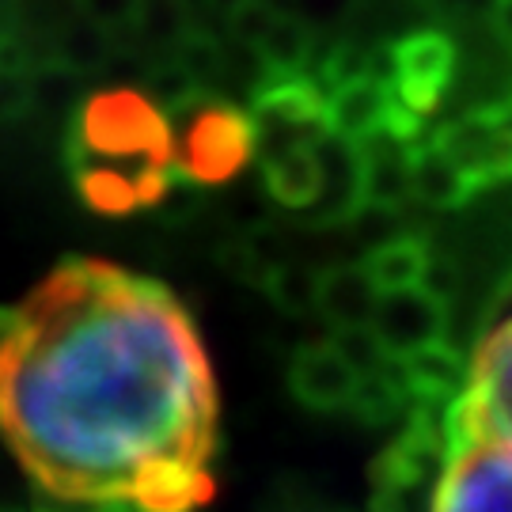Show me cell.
I'll return each instance as SVG.
<instances>
[{
  "instance_id": "27",
  "label": "cell",
  "mask_w": 512,
  "mask_h": 512,
  "mask_svg": "<svg viewBox=\"0 0 512 512\" xmlns=\"http://www.w3.org/2000/svg\"><path fill=\"white\" fill-rule=\"evenodd\" d=\"M289 12L296 19H304L315 35H330L353 19L357 0H289Z\"/></svg>"
},
{
  "instance_id": "1",
  "label": "cell",
  "mask_w": 512,
  "mask_h": 512,
  "mask_svg": "<svg viewBox=\"0 0 512 512\" xmlns=\"http://www.w3.org/2000/svg\"><path fill=\"white\" fill-rule=\"evenodd\" d=\"M0 433L42 490L141 512L209 505L217 376L190 311L160 281L65 258L19 308Z\"/></svg>"
},
{
  "instance_id": "12",
  "label": "cell",
  "mask_w": 512,
  "mask_h": 512,
  "mask_svg": "<svg viewBox=\"0 0 512 512\" xmlns=\"http://www.w3.org/2000/svg\"><path fill=\"white\" fill-rule=\"evenodd\" d=\"M361 387V372L349 365L346 353L330 342H308L289 361V391L308 410H349L353 395Z\"/></svg>"
},
{
  "instance_id": "16",
  "label": "cell",
  "mask_w": 512,
  "mask_h": 512,
  "mask_svg": "<svg viewBox=\"0 0 512 512\" xmlns=\"http://www.w3.org/2000/svg\"><path fill=\"white\" fill-rule=\"evenodd\" d=\"M380 304V285L372 281L365 262H338L319 277V315L334 330L372 323V311Z\"/></svg>"
},
{
  "instance_id": "10",
  "label": "cell",
  "mask_w": 512,
  "mask_h": 512,
  "mask_svg": "<svg viewBox=\"0 0 512 512\" xmlns=\"http://www.w3.org/2000/svg\"><path fill=\"white\" fill-rule=\"evenodd\" d=\"M372 330L391 357H406L418 349L444 342L448 334V300L433 293L429 285L391 289L380 293V304L372 311Z\"/></svg>"
},
{
  "instance_id": "24",
  "label": "cell",
  "mask_w": 512,
  "mask_h": 512,
  "mask_svg": "<svg viewBox=\"0 0 512 512\" xmlns=\"http://www.w3.org/2000/svg\"><path fill=\"white\" fill-rule=\"evenodd\" d=\"M277 16H281V12H277L270 0H232V4L224 8V27H228L232 42L255 50L258 42H262V35L274 27Z\"/></svg>"
},
{
  "instance_id": "13",
  "label": "cell",
  "mask_w": 512,
  "mask_h": 512,
  "mask_svg": "<svg viewBox=\"0 0 512 512\" xmlns=\"http://www.w3.org/2000/svg\"><path fill=\"white\" fill-rule=\"evenodd\" d=\"M399 372H403L410 403L452 406L467 391L471 361L448 342H433V346L418 349V353L399 357Z\"/></svg>"
},
{
  "instance_id": "25",
  "label": "cell",
  "mask_w": 512,
  "mask_h": 512,
  "mask_svg": "<svg viewBox=\"0 0 512 512\" xmlns=\"http://www.w3.org/2000/svg\"><path fill=\"white\" fill-rule=\"evenodd\" d=\"M334 346L346 353V361L361 376H368V372H376V368H384V361L391 357L384 349V342H380V334L372 330V323H357V327H342L334 330Z\"/></svg>"
},
{
  "instance_id": "3",
  "label": "cell",
  "mask_w": 512,
  "mask_h": 512,
  "mask_svg": "<svg viewBox=\"0 0 512 512\" xmlns=\"http://www.w3.org/2000/svg\"><path fill=\"white\" fill-rule=\"evenodd\" d=\"M175 126V171L198 186L232 183L258 156V133L251 110L236 107L217 92L194 95L171 110Z\"/></svg>"
},
{
  "instance_id": "19",
  "label": "cell",
  "mask_w": 512,
  "mask_h": 512,
  "mask_svg": "<svg viewBox=\"0 0 512 512\" xmlns=\"http://www.w3.org/2000/svg\"><path fill=\"white\" fill-rule=\"evenodd\" d=\"M319 277L323 270H315L308 262H274L262 277V293L285 315H308V311H319Z\"/></svg>"
},
{
  "instance_id": "15",
  "label": "cell",
  "mask_w": 512,
  "mask_h": 512,
  "mask_svg": "<svg viewBox=\"0 0 512 512\" xmlns=\"http://www.w3.org/2000/svg\"><path fill=\"white\" fill-rule=\"evenodd\" d=\"M258 164H262V190L274 205L293 209V213H308L311 205L319 202V194H323L319 145L285 148V152L266 156Z\"/></svg>"
},
{
  "instance_id": "29",
  "label": "cell",
  "mask_w": 512,
  "mask_h": 512,
  "mask_svg": "<svg viewBox=\"0 0 512 512\" xmlns=\"http://www.w3.org/2000/svg\"><path fill=\"white\" fill-rule=\"evenodd\" d=\"M425 4L433 12H440V16H452V19H475V16L490 19L497 0H425Z\"/></svg>"
},
{
  "instance_id": "28",
  "label": "cell",
  "mask_w": 512,
  "mask_h": 512,
  "mask_svg": "<svg viewBox=\"0 0 512 512\" xmlns=\"http://www.w3.org/2000/svg\"><path fill=\"white\" fill-rule=\"evenodd\" d=\"M31 512H141L133 501H122V497H110V501H99V497H73V494H54V490H35V505Z\"/></svg>"
},
{
  "instance_id": "30",
  "label": "cell",
  "mask_w": 512,
  "mask_h": 512,
  "mask_svg": "<svg viewBox=\"0 0 512 512\" xmlns=\"http://www.w3.org/2000/svg\"><path fill=\"white\" fill-rule=\"evenodd\" d=\"M490 27H494V35L512 50V0H497L494 12H490Z\"/></svg>"
},
{
  "instance_id": "2",
  "label": "cell",
  "mask_w": 512,
  "mask_h": 512,
  "mask_svg": "<svg viewBox=\"0 0 512 512\" xmlns=\"http://www.w3.org/2000/svg\"><path fill=\"white\" fill-rule=\"evenodd\" d=\"M65 164L80 202L103 217H129L164 202L175 183V126L148 92L103 88L76 107Z\"/></svg>"
},
{
  "instance_id": "23",
  "label": "cell",
  "mask_w": 512,
  "mask_h": 512,
  "mask_svg": "<svg viewBox=\"0 0 512 512\" xmlns=\"http://www.w3.org/2000/svg\"><path fill=\"white\" fill-rule=\"evenodd\" d=\"M80 84H84V73H76L69 65H61L57 57L35 65L27 73V88H31V107L50 110V114H76V107L84 103L80 99Z\"/></svg>"
},
{
  "instance_id": "18",
  "label": "cell",
  "mask_w": 512,
  "mask_h": 512,
  "mask_svg": "<svg viewBox=\"0 0 512 512\" xmlns=\"http://www.w3.org/2000/svg\"><path fill=\"white\" fill-rule=\"evenodd\" d=\"M315 50H319V35L311 31L304 19H296L293 12H281L274 19V27L262 35L255 46L258 61L266 76H296L311 73L315 65Z\"/></svg>"
},
{
  "instance_id": "21",
  "label": "cell",
  "mask_w": 512,
  "mask_h": 512,
  "mask_svg": "<svg viewBox=\"0 0 512 512\" xmlns=\"http://www.w3.org/2000/svg\"><path fill=\"white\" fill-rule=\"evenodd\" d=\"M198 27L190 0H141V16L133 23V35L152 50L171 54L190 31Z\"/></svg>"
},
{
  "instance_id": "32",
  "label": "cell",
  "mask_w": 512,
  "mask_h": 512,
  "mask_svg": "<svg viewBox=\"0 0 512 512\" xmlns=\"http://www.w3.org/2000/svg\"><path fill=\"white\" fill-rule=\"evenodd\" d=\"M0 512H19V509H8V505H0Z\"/></svg>"
},
{
  "instance_id": "26",
  "label": "cell",
  "mask_w": 512,
  "mask_h": 512,
  "mask_svg": "<svg viewBox=\"0 0 512 512\" xmlns=\"http://www.w3.org/2000/svg\"><path fill=\"white\" fill-rule=\"evenodd\" d=\"M76 16L92 19L110 35H133V23L141 16V0H76Z\"/></svg>"
},
{
  "instance_id": "9",
  "label": "cell",
  "mask_w": 512,
  "mask_h": 512,
  "mask_svg": "<svg viewBox=\"0 0 512 512\" xmlns=\"http://www.w3.org/2000/svg\"><path fill=\"white\" fill-rule=\"evenodd\" d=\"M456 61L459 54L452 35H444L440 27H421L387 46L384 73L399 103L414 110L418 118H429L452 88Z\"/></svg>"
},
{
  "instance_id": "31",
  "label": "cell",
  "mask_w": 512,
  "mask_h": 512,
  "mask_svg": "<svg viewBox=\"0 0 512 512\" xmlns=\"http://www.w3.org/2000/svg\"><path fill=\"white\" fill-rule=\"evenodd\" d=\"M19 330V308H0V368H4V357H8V346Z\"/></svg>"
},
{
  "instance_id": "6",
  "label": "cell",
  "mask_w": 512,
  "mask_h": 512,
  "mask_svg": "<svg viewBox=\"0 0 512 512\" xmlns=\"http://www.w3.org/2000/svg\"><path fill=\"white\" fill-rule=\"evenodd\" d=\"M251 118L258 133V160L296 145H319L330 129V99L315 73L262 76L251 92Z\"/></svg>"
},
{
  "instance_id": "8",
  "label": "cell",
  "mask_w": 512,
  "mask_h": 512,
  "mask_svg": "<svg viewBox=\"0 0 512 512\" xmlns=\"http://www.w3.org/2000/svg\"><path fill=\"white\" fill-rule=\"evenodd\" d=\"M433 141L467 171L478 190L512 179V95L452 118L433 133Z\"/></svg>"
},
{
  "instance_id": "17",
  "label": "cell",
  "mask_w": 512,
  "mask_h": 512,
  "mask_svg": "<svg viewBox=\"0 0 512 512\" xmlns=\"http://www.w3.org/2000/svg\"><path fill=\"white\" fill-rule=\"evenodd\" d=\"M429 266H433V247H429V239L414 236V232H399V236L384 239V243L368 247L365 255V270L380 285V293L425 285Z\"/></svg>"
},
{
  "instance_id": "20",
  "label": "cell",
  "mask_w": 512,
  "mask_h": 512,
  "mask_svg": "<svg viewBox=\"0 0 512 512\" xmlns=\"http://www.w3.org/2000/svg\"><path fill=\"white\" fill-rule=\"evenodd\" d=\"M110 54H114V35L103 31V27H95L92 19H84V16L69 19L54 38L57 61L84 76L99 73V69L110 61Z\"/></svg>"
},
{
  "instance_id": "14",
  "label": "cell",
  "mask_w": 512,
  "mask_h": 512,
  "mask_svg": "<svg viewBox=\"0 0 512 512\" xmlns=\"http://www.w3.org/2000/svg\"><path fill=\"white\" fill-rule=\"evenodd\" d=\"M410 186H414V202L429 209H459L478 194L467 171L433 137L410 141Z\"/></svg>"
},
{
  "instance_id": "22",
  "label": "cell",
  "mask_w": 512,
  "mask_h": 512,
  "mask_svg": "<svg viewBox=\"0 0 512 512\" xmlns=\"http://www.w3.org/2000/svg\"><path fill=\"white\" fill-rule=\"evenodd\" d=\"M171 57L202 84L205 92L220 95L224 84H232V57H228V46H220L205 27H194V31L171 50Z\"/></svg>"
},
{
  "instance_id": "5",
  "label": "cell",
  "mask_w": 512,
  "mask_h": 512,
  "mask_svg": "<svg viewBox=\"0 0 512 512\" xmlns=\"http://www.w3.org/2000/svg\"><path fill=\"white\" fill-rule=\"evenodd\" d=\"M444 433L452 448L478 437L512 440V315L501 319L471 353V380L444 410Z\"/></svg>"
},
{
  "instance_id": "11",
  "label": "cell",
  "mask_w": 512,
  "mask_h": 512,
  "mask_svg": "<svg viewBox=\"0 0 512 512\" xmlns=\"http://www.w3.org/2000/svg\"><path fill=\"white\" fill-rule=\"evenodd\" d=\"M323 160V194L308 209L311 228H346L357 209L368 202L365 190V141H353L346 133H334L319 141Z\"/></svg>"
},
{
  "instance_id": "7",
  "label": "cell",
  "mask_w": 512,
  "mask_h": 512,
  "mask_svg": "<svg viewBox=\"0 0 512 512\" xmlns=\"http://www.w3.org/2000/svg\"><path fill=\"white\" fill-rule=\"evenodd\" d=\"M433 512H512V440L478 437L452 448Z\"/></svg>"
},
{
  "instance_id": "4",
  "label": "cell",
  "mask_w": 512,
  "mask_h": 512,
  "mask_svg": "<svg viewBox=\"0 0 512 512\" xmlns=\"http://www.w3.org/2000/svg\"><path fill=\"white\" fill-rule=\"evenodd\" d=\"M444 410L410 403L403 429L372 463V512H433L437 482L452 456Z\"/></svg>"
},
{
  "instance_id": "33",
  "label": "cell",
  "mask_w": 512,
  "mask_h": 512,
  "mask_svg": "<svg viewBox=\"0 0 512 512\" xmlns=\"http://www.w3.org/2000/svg\"><path fill=\"white\" fill-rule=\"evenodd\" d=\"M509 95H512V80H509Z\"/></svg>"
}]
</instances>
